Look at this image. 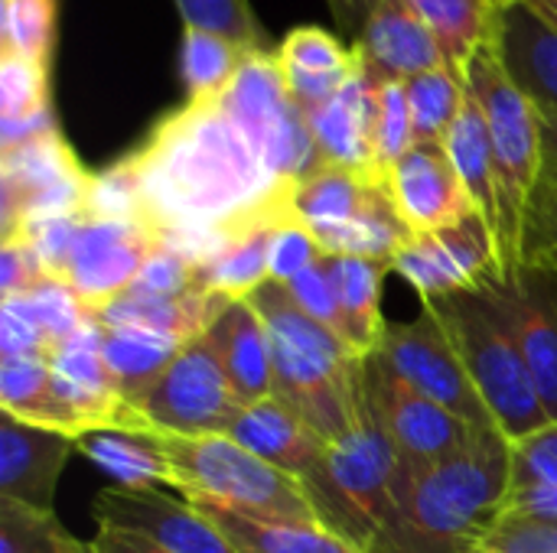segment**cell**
Instances as JSON below:
<instances>
[{
	"instance_id": "10",
	"label": "cell",
	"mask_w": 557,
	"mask_h": 553,
	"mask_svg": "<svg viewBox=\"0 0 557 553\" xmlns=\"http://www.w3.org/2000/svg\"><path fill=\"white\" fill-rule=\"evenodd\" d=\"M356 381L372 411L379 414L382 427L388 430L405 469L444 463L467 450L476 437V427H470L454 411L414 391L379 352L359 359Z\"/></svg>"
},
{
	"instance_id": "50",
	"label": "cell",
	"mask_w": 557,
	"mask_h": 553,
	"mask_svg": "<svg viewBox=\"0 0 557 553\" xmlns=\"http://www.w3.org/2000/svg\"><path fill=\"white\" fill-rule=\"evenodd\" d=\"M503 515H532V518H555L557 521V486L512 489Z\"/></svg>"
},
{
	"instance_id": "51",
	"label": "cell",
	"mask_w": 557,
	"mask_h": 553,
	"mask_svg": "<svg viewBox=\"0 0 557 553\" xmlns=\"http://www.w3.org/2000/svg\"><path fill=\"white\" fill-rule=\"evenodd\" d=\"M91 553H170L157 544H150L147 538L140 535H131V531H121V528H101L95 531V538L88 541Z\"/></svg>"
},
{
	"instance_id": "7",
	"label": "cell",
	"mask_w": 557,
	"mask_h": 553,
	"mask_svg": "<svg viewBox=\"0 0 557 553\" xmlns=\"http://www.w3.org/2000/svg\"><path fill=\"white\" fill-rule=\"evenodd\" d=\"M359 424L349 437L326 447V453L300 476L307 499L323 528L346 538L359 551H372L395 508V482L401 456L366 401L359 381Z\"/></svg>"
},
{
	"instance_id": "25",
	"label": "cell",
	"mask_w": 557,
	"mask_h": 553,
	"mask_svg": "<svg viewBox=\"0 0 557 553\" xmlns=\"http://www.w3.org/2000/svg\"><path fill=\"white\" fill-rule=\"evenodd\" d=\"M277 218H258L232 228L222 244L196 267V290L225 300H248L271 280V241Z\"/></svg>"
},
{
	"instance_id": "16",
	"label": "cell",
	"mask_w": 557,
	"mask_h": 553,
	"mask_svg": "<svg viewBox=\"0 0 557 553\" xmlns=\"http://www.w3.org/2000/svg\"><path fill=\"white\" fill-rule=\"evenodd\" d=\"M496 290L512 316L539 398L557 424V271L522 264L509 280H496Z\"/></svg>"
},
{
	"instance_id": "14",
	"label": "cell",
	"mask_w": 557,
	"mask_h": 553,
	"mask_svg": "<svg viewBox=\"0 0 557 553\" xmlns=\"http://www.w3.org/2000/svg\"><path fill=\"white\" fill-rule=\"evenodd\" d=\"M153 248H157V238L137 222L85 215L75 248H72L69 271H65V287L91 313L117 300L137 284Z\"/></svg>"
},
{
	"instance_id": "40",
	"label": "cell",
	"mask_w": 557,
	"mask_h": 553,
	"mask_svg": "<svg viewBox=\"0 0 557 553\" xmlns=\"http://www.w3.org/2000/svg\"><path fill=\"white\" fill-rule=\"evenodd\" d=\"M173 3L183 16V26L222 33L248 52L264 49V29L255 20L248 0H173Z\"/></svg>"
},
{
	"instance_id": "37",
	"label": "cell",
	"mask_w": 557,
	"mask_h": 553,
	"mask_svg": "<svg viewBox=\"0 0 557 553\" xmlns=\"http://www.w3.org/2000/svg\"><path fill=\"white\" fill-rule=\"evenodd\" d=\"M0 553H91V544L72 538L55 512L0 499Z\"/></svg>"
},
{
	"instance_id": "5",
	"label": "cell",
	"mask_w": 557,
	"mask_h": 553,
	"mask_svg": "<svg viewBox=\"0 0 557 553\" xmlns=\"http://www.w3.org/2000/svg\"><path fill=\"white\" fill-rule=\"evenodd\" d=\"M447 329L499 433L519 443L552 424L496 280L424 303Z\"/></svg>"
},
{
	"instance_id": "13",
	"label": "cell",
	"mask_w": 557,
	"mask_h": 553,
	"mask_svg": "<svg viewBox=\"0 0 557 553\" xmlns=\"http://www.w3.org/2000/svg\"><path fill=\"white\" fill-rule=\"evenodd\" d=\"M91 515L101 528L140 535L170 553H238L209 512L189 505L186 499H170L160 489L108 486L98 492Z\"/></svg>"
},
{
	"instance_id": "46",
	"label": "cell",
	"mask_w": 557,
	"mask_h": 553,
	"mask_svg": "<svg viewBox=\"0 0 557 553\" xmlns=\"http://www.w3.org/2000/svg\"><path fill=\"white\" fill-rule=\"evenodd\" d=\"M320 257H326L313 238V231L300 222H284L274 228L271 241V280L274 284H290L297 274L313 267Z\"/></svg>"
},
{
	"instance_id": "12",
	"label": "cell",
	"mask_w": 557,
	"mask_h": 553,
	"mask_svg": "<svg viewBox=\"0 0 557 553\" xmlns=\"http://www.w3.org/2000/svg\"><path fill=\"white\" fill-rule=\"evenodd\" d=\"M392 271L411 284L421 303L483 287L499 277L496 241L480 212L460 225L414 235L392 261Z\"/></svg>"
},
{
	"instance_id": "8",
	"label": "cell",
	"mask_w": 557,
	"mask_h": 553,
	"mask_svg": "<svg viewBox=\"0 0 557 553\" xmlns=\"http://www.w3.org/2000/svg\"><path fill=\"white\" fill-rule=\"evenodd\" d=\"M91 173L82 169L59 124L0 147V189L3 225L0 238L16 235L26 222L55 215H85Z\"/></svg>"
},
{
	"instance_id": "29",
	"label": "cell",
	"mask_w": 557,
	"mask_h": 553,
	"mask_svg": "<svg viewBox=\"0 0 557 553\" xmlns=\"http://www.w3.org/2000/svg\"><path fill=\"white\" fill-rule=\"evenodd\" d=\"M382 179L346 169V166H317L294 186V215L300 225L313 231V238L330 235L333 228L346 225L369 199V192Z\"/></svg>"
},
{
	"instance_id": "38",
	"label": "cell",
	"mask_w": 557,
	"mask_h": 553,
	"mask_svg": "<svg viewBox=\"0 0 557 553\" xmlns=\"http://www.w3.org/2000/svg\"><path fill=\"white\" fill-rule=\"evenodd\" d=\"M414 147V127H411V108L405 81H382L379 85V121H375V160L372 173L375 179H388V173L398 166V160Z\"/></svg>"
},
{
	"instance_id": "21",
	"label": "cell",
	"mask_w": 557,
	"mask_h": 553,
	"mask_svg": "<svg viewBox=\"0 0 557 553\" xmlns=\"http://www.w3.org/2000/svg\"><path fill=\"white\" fill-rule=\"evenodd\" d=\"M493 46L539 111L557 114V29L525 0H506L499 7Z\"/></svg>"
},
{
	"instance_id": "35",
	"label": "cell",
	"mask_w": 557,
	"mask_h": 553,
	"mask_svg": "<svg viewBox=\"0 0 557 553\" xmlns=\"http://www.w3.org/2000/svg\"><path fill=\"white\" fill-rule=\"evenodd\" d=\"M405 91L411 108L414 143H444L467 101L463 78L450 68H434L405 81Z\"/></svg>"
},
{
	"instance_id": "6",
	"label": "cell",
	"mask_w": 557,
	"mask_h": 553,
	"mask_svg": "<svg viewBox=\"0 0 557 553\" xmlns=\"http://www.w3.org/2000/svg\"><path fill=\"white\" fill-rule=\"evenodd\" d=\"M144 437L160 447L170 469V489L183 492V499L196 508H222L277 521H320L297 476L264 463L228 433Z\"/></svg>"
},
{
	"instance_id": "22",
	"label": "cell",
	"mask_w": 557,
	"mask_h": 553,
	"mask_svg": "<svg viewBox=\"0 0 557 553\" xmlns=\"http://www.w3.org/2000/svg\"><path fill=\"white\" fill-rule=\"evenodd\" d=\"M232 391L242 407L274 398V352L271 332L251 300H232L209 329Z\"/></svg>"
},
{
	"instance_id": "53",
	"label": "cell",
	"mask_w": 557,
	"mask_h": 553,
	"mask_svg": "<svg viewBox=\"0 0 557 553\" xmlns=\"http://www.w3.org/2000/svg\"><path fill=\"white\" fill-rule=\"evenodd\" d=\"M539 127H542V183L557 186V114L539 111Z\"/></svg>"
},
{
	"instance_id": "30",
	"label": "cell",
	"mask_w": 557,
	"mask_h": 553,
	"mask_svg": "<svg viewBox=\"0 0 557 553\" xmlns=\"http://www.w3.org/2000/svg\"><path fill=\"white\" fill-rule=\"evenodd\" d=\"M506 0H411L418 16L437 39L444 62L463 78L467 62L496 36L499 7Z\"/></svg>"
},
{
	"instance_id": "18",
	"label": "cell",
	"mask_w": 557,
	"mask_h": 553,
	"mask_svg": "<svg viewBox=\"0 0 557 553\" xmlns=\"http://www.w3.org/2000/svg\"><path fill=\"white\" fill-rule=\"evenodd\" d=\"M352 46L362 59V68L379 81H411L424 72L447 68L437 39L411 0H379Z\"/></svg>"
},
{
	"instance_id": "15",
	"label": "cell",
	"mask_w": 557,
	"mask_h": 553,
	"mask_svg": "<svg viewBox=\"0 0 557 553\" xmlns=\"http://www.w3.org/2000/svg\"><path fill=\"white\" fill-rule=\"evenodd\" d=\"M385 186L411 235L460 225L476 212L444 143H414L388 173Z\"/></svg>"
},
{
	"instance_id": "43",
	"label": "cell",
	"mask_w": 557,
	"mask_h": 553,
	"mask_svg": "<svg viewBox=\"0 0 557 553\" xmlns=\"http://www.w3.org/2000/svg\"><path fill=\"white\" fill-rule=\"evenodd\" d=\"M470 553H557V521L503 515Z\"/></svg>"
},
{
	"instance_id": "42",
	"label": "cell",
	"mask_w": 557,
	"mask_h": 553,
	"mask_svg": "<svg viewBox=\"0 0 557 553\" xmlns=\"http://www.w3.org/2000/svg\"><path fill=\"white\" fill-rule=\"evenodd\" d=\"M290 300L320 326H326L330 332H336L343 339V313H339V293H336V280H333V264L330 257H320L313 267H307L304 274H297L290 284H284ZM346 342V339H343Z\"/></svg>"
},
{
	"instance_id": "32",
	"label": "cell",
	"mask_w": 557,
	"mask_h": 553,
	"mask_svg": "<svg viewBox=\"0 0 557 553\" xmlns=\"http://www.w3.org/2000/svg\"><path fill=\"white\" fill-rule=\"evenodd\" d=\"M467 88V85H463ZM444 150L473 202V209L486 218L490 231L496 228V212H499V192H496V166H493V143L486 130L483 108L476 98L467 91L463 111L454 124V130L444 140Z\"/></svg>"
},
{
	"instance_id": "28",
	"label": "cell",
	"mask_w": 557,
	"mask_h": 553,
	"mask_svg": "<svg viewBox=\"0 0 557 553\" xmlns=\"http://www.w3.org/2000/svg\"><path fill=\"white\" fill-rule=\"evenodd\" d=\"M0 411L72 440L82 437L75 414L55 391L46 359H0Z\"/></svg>"
},
{
	"instance_id": "3",
	"label": "cell",
	"mask_w": 557,
	"mask_h": 553,
	"mask_svg": "<svg viewBox=\"0 0 557 553\" xmlns=\"http://www.w3.org/2000/svg\"><path fill=\"white\" fill-rule=\"evenodd\" d=\"M248 300L271 332L274 398L294 407L326 443L349 437L359 424V355L336 332L310 319L284 284L268 280Z\"/></svg>"
},
{
	"instance_id": "23",
	"label": "cell",
	"mask_w": 557,
	"mask_h": 553,
	"mask_svg": "<svg viewBox=\"0 0 557 553\" xmlns=\"http://www.w3.org/2000/svg\"><path fill=\"white\" fill-rule=\"evenodd\" d=\"M228 437L242 443L245 450H251L255 456H261L264 463L297 479L310 473V466L330 447L294 407H287L277 398H264L251 407H242Z\"/></svg>"
},
{
	"instance_id": "27",
	"label": "cell",
	"mask_w": 557,
	"mask_h": 553,
	"mask_svg": "<svg viewBox=\"0 0 557 553\" xmlns=\"http://www.w3.org/2000/svg\"><path fill=\"white\" fill-rule=\"evenodd\" d=\"M101 329V355L111 368V378L131 411L140 414L144 398L163 375V368L173 362V355L183 349V342L137 329V326H121V329Z\"/></svg>"
},
{
	"instance_id": "20",
	"label": "cell",
	"mask_w": 557,
	"mask_h": 553,
	"mask_svg": "<svg viewBox=\"0 0 557 553\" xmlns=\"http://www.w3.org/2000/svg\"><path fill=\"white\" fill-rule=\"evenodd\" d=\"M274 59L281 65L290 98L304 114L336 98L362 72L356 46H346L339 36L320 26L290 29L274 49Z\"/></svg>"
},
{
	"instance_id": "19",
	"label": "cell",
	"mask_w": 557,
	"mask_h": 553,
	"mask_svg": "<svg viewBox=\"0 0 557 553\" xmlns=\"http://www.w3.org/2000/svg\"><path fill=\"white\" fill-rule=\"evenodd\" d=\"M379 78L366 68L326 104L307 111V127L320 163L372 173L375 160V121H379Z\"/></svg>"
},
{
	"instance_id": "31",
	"label": "cell",
	"mask_w": 557,
	"mask_h": 553,
	"mask_svg": "<svg viewBox=\"0 0 557 553\" xmlns=\"http://www.w3.org/2000/svg\"><path fill=\"white\" fill-rule=\"evenodd\" d=\"M232 538L238 553H366L320 521H277L248 518L222 508H202Z\"/></svg>"
},
{
	"instance_id": "33",
	"label": "cell",
	"mask_w": 557,
	"mask_h": 553,
	"mask_svg": "<svg viewBox=\"0 0 557 553\" xmlns=\"http://www.w3.org/2000/svg\"><path fill=\"white\" fill-rule=\"evenodd\" d=\"M75 450L91 460L104 476L114 479V486L127 489H157L170 486V469L160 453V447L144 433H124V430H95L75 440Z\"/></svg>"
},
{
	"instance_id": "41",
	"label": "cell",
	"mask_w": 557,
	"mask_h": 553,
	"mask_svg": "<svg viewBox=\"0 0 557 553\" xmlns=\"http://www.w3.org/2000/svg\"><path fill=\"white\" fill-rule=\"evenodd\" d=\"M82 222H85V215L39 218V222H26L16 235H7V238H23L29 244V251L36 254L39 267L46 271V277L65 284V271H69Z\"/></svg>"
},
{
	"instance_id": "2",
	"label": "cell",
	"mask_w": 557,
	"mask_h": 553,
	"mask_svg": "<svg viewBox=\"0 0 557 553\" xmlns=\"http://www.w3.org/2000/svg\"><path fill=\"white\" fill-rule=\"evenodd\" d=\"M512 492V443L499 430H476L467 450L398 469L395 508L369 553H470L503 518Z\"/></svg>"
},
{
	"instance_id": "44",
	"label": "cell",
	"mask_w": 557,
	"mask_h": 553,
	"mask_svg": "<svg viewBox=\"0 0 557 553\" xmlns=\"http://www.w3.org/2000/svg\"><path fill=\"white\" fill-rule=\"evenodd\" d=\"M557 486V424L512 443V489Z\"/></svg>"
},
{
	"instance_id": "52",
	"label": "cell",
	"mask_w": 557,
	"mask_h": 553,
	"mask_svg": "<svg viewBox=\"0 0 557 553\" xmlns=\"http://www.w3.org/2000/svg\"><path fill=\"white\" fill-rule=\"evenodd\" d=\"M326 3H330L333 16L339 20V26L352 36V42L362 36V29H366L372 10L379 7V0H326Z\"/></svg>"
},
{
	"instance_id": "49",
	"label": "cell",
	"mask_w": 557,
	"mask_h": 553,
	"mask_svg": "<svg viewBox=\"0 0 557 553\" xmlns=\"http://www.w3.org/2000/svg\"><path fill=\"white\" fill-rule=\"evenodd\" d=\"M46 271L23 238H0V297H23L46 284Z\"/></svg>"
},
{
	"instance_id": "34",
	"label": "cell",
	"mask_w": 557,
	"mask_h": 553,
	"mask_svg": "<svg viewBox=\"0 0 557 553\" xmlns=\"http://www.w3.org/2000/svg\"><path fill=\"white\" fill-rule=\"evenodd\" d=\"M248 49L232 42L222 33L183 26L180 68L186 81V101H219L235 81Z\"/></svg>"
},
{
	"instance_id": "9",
	"label": "cell",
	"mask_w": 557,
	"mask_h": 553,
	"mask_svg": "<svg viewBox=\"0 0 557 553\" xmlns=\"http://www.w3.org/2000/svg\"><path fill=\"white\" fill-rule=\"evenodd\" d=\"M242 404L222 368V359L206 336L186 342L163 368L157 385L140 404L144 433L206 437L228 433Z\"/></svg>"
},
{
	"instance_id": "24",
	"label": "cell",
	"mask_w": 557,
	"mask_h": 553,
	"mask_svg": "<svg viewBox=\"0 0 557 553\" xmlns=\"http://www.w3.org/2000/svg\"><path fill=\"white\" fill-rule=\"evenodd\" d=\"M228 303L232 300L215 297V293H202V290L180 293V297H157V293L127 290L117 300L91 310V319L104 329H121V326L150 329V332L170 336V339L186 345V342L206 336Z\"/></svg>"
},
{
	"instance_id": "17",
	"label": "cell",
	"mask_w": 557,
	"mask_h": 553,
	"mask_svg": "<svg viewBox=\"0 0 557 553\" xmlns=\"http://www.w3.org/2000/svg\"><path fill=\"white\" fill-rule=\"evenodd\" d=\"M72 453V437L23 424L0 411V499L36 512H55V486Z\"/></svg>"
},
{
	"instance_id": "26",
	"label": "cell",
	"mask_w": 557,
	"mask_h": 553,
	"mask_svg": "<svg viewBox=\"0 0 557 553\" xmlns=\"http://www.w3.org/2000/svg\"><path fill=\"white\" fill-rule=\"evenodd\" d=\"M330 264L339 293L343 339L352 349V355L366 359L379 352L388 326V319L382 316V287L392 274V264L369 257H330Z\"/></svg>"
},
{
	"instance_id": "11",
	"label": "cell",
	"mask_w": 557,
	"mask_h": 553,
	"mask_svg": "<svg viewBox=\"0 0 557 553\" xmlns=\"http://www.w3.org/2000/svg\"><path fill=\"white\" fill-rule=\"evenodd\" d=\"M379 355L424 398L454 411L476 430H499L483 404L473 378L467 375L447 329L431 306L418 319H388Z\"/></svg>"
},
{
	"instance_id": "48",
	"label": "cell",
	"mask_w": 557,
	"mask_h": 553,
	"mask_svg": "<svg viewBox=\"0 0 557 553\" xmlns=\"http://www.w3.org/2000/svg\"><path fill=\"white\" fill-rule=\"evenodd\" d=\"M49 345L36 319L20 300H3L0 306V355L3 359H46Z\"/></svg>"
},
{
	"instance_id": "39",
	"label": "cell",
	"mask_w": 557,
	"mask_h": 553,
	"mask_svg": "<svg viewBox=\"0 0 557 553\" xmlns=\"http://www.w3.org/2000/svg\"><path fill=\"white\" fill-rule=\"evenodd\" d=\"M55 42V0H3V49L49 62Z\"/></svg>"
},
{
	"instance_id": "36",
	"label": "cell",
	"mask_w": 557,
	"mask_h": 553,
	"mask_svg": "<svg viewBox=\"0 0 557 553\" xmlns=\"http://www.w3.org/2000/svg\"><path fill=\"white\" fill-rule=\"evenodd\" d=\"M52 114L49 104V62L16 52L0 55V124H36Z\"/></svg>"
},
{
	"instance_id": "47",
	"label": "cell",
	"mask_w": 557,
	"mask_h": 553,
	"mask_svg": "<svg viewBox=\"0 0 557 553\" xmlns=\"http://www.w3.org/2000/svg\"><path fill=\"white\" fill-rule=\"evenodd\" d=\"M525 264L557 271V186L539 183L525 222Z\"/></svg>"
},
{
	"instance_id": "45",
	"label": "cell",
	"mask_w": 557,
	"mask_h": 553,
	"mask_svg": "<svg viewBox=\"0 0 557 553\" xmlns=\"http://www.w3.org/2000/svg\"><path fill=\"white\" fill-rule=\"evenodd\" d=\"M131 290H140V293H157V297H180V293H193L196 290V264L170 248V244H160L153 248V254L147 257L137 284Z\"/></svg>"
},
{
	"instance_id": "54",
	"label": "cell",
	"mask_w": 557,
	"mask_h": 553,
	"mask_svg": "<svg viewBox=\"0 0 557 553\" xmlns=\"http://www.w3.org/2000/svg\"><path fill=\"white\" fill-rule=\"evenodd\" d=\"M535 13H542L552 26L557 29V0H525Z\"/></svg>"
},
{
	"instance_id": "1",
	"label": "cell",
	"mask_w": 557,
	"mask_h": 553,
	"mask_svg": "<svg viewBox=\"0 0 557 553\" xmlns=\"http://www.w3.org/2000/svg\"><path fill=\"white\" fill-rule=\"evenodd\" d=\"M121 163L137 186L140 225L196 267L245 222H297V183L271 176L222 101H186Z\"/></svg>"
},
{
	"instance_id": "4",
	"label": "cell",
	"mask_w": 557,
	"mask_h": 553,
	"mask_svg": "<svg viewBox=\"0 0 557 553\" xmlns=\"http://www.w3.org/2000/svg\"><path fill=\"white\" fill-rule=\"evenodd\" d=\"M463 85L486 117L493 166H496V261L499 277L509 280L525 264V222L542 183V127L529 95L512 81L493 42H486L463 68Z\"/></svg>"
}]
</instances>
